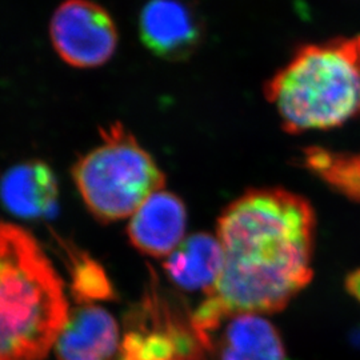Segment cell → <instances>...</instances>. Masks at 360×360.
<instances>
[{"label": "cell", "instance_id": "obj_1", "mask_svg": "<svg viewBox=\"0 0 360 360\" xmlns=\"http://www.w3.org/2000/svg\"><path fill=\"white\" fill-rule=\"evenodd\" d=\"M316 217L309 200L279 187L252 188L218 219L223 270L191 324L198 336L236 314L283 311L312 281Z\"/></svg>", "mask_w": 360, "mask_h": 360}, {"label": "cell", "instance_id": "obj_2", "mask_svg": "<svg viewBox=\"0 0 360 360\" xmlns=\"http://www.w3.org/2000/svg\"><path fill=\"white\" fill-rule=\"evenodd\" d=\"M70 314L65 285L28 232L0 223V360H41Z\"/></svg>", "mask_w": 360, "mask_h": 360}, {"label": "cell", "instance_id": "obj_3", "mask_svg": "<svg viewBox=\"0 0 360 360\" xmlns=\"http://www.w3.org/2000/svg\"><path fill=\"white\" fill-rule=\"evenodd\" d=\"M290 134L330 129L360 115V35L306 44L264 84Z\"/></svg>", "mask_w": 360, "mask_h": 360}, {"label": "cell", "instance_id": "obj_4", "mask_svg": "<svg viewBox=\"0 0 360 360\" xmlns=\"http://www.w3.org/2000/svg\"><path fill=\"white\" fill-rule=\"evenodd\" d=\"M101 139L77 159L72 179L95 218L104 223L131 218L153 193L165 190V172L123 124L102 129Z\"/></svg>", "mask_w": 360, "mask_h": 360}, {"label": "cell", "instance_id": "obj_5", "mask_svg": "<svg viewBox=\"0 0 360 360\" xmlns=\"http://www.w3.org/2000/svg\"><path fill=\"white\" fill-rule=\"evenodd\" d=\"M50 39L67 65L96 68L114 56L119 34L103 6L92 0H65L52 15Z\"/></svg>", "mask_w": 360, "mask_h": 360}, {"label": "cell", "instance_id": "obj_6", "mask_svg": "<svg viewBox=\"0 0 360 360\" xmlns=\"http://www.w3.org/2000/svg\"><path fill=\"white\" fill-rule=\"evenodd\" d=\"M205 347L187 324L156 295L132 316L122 340L120 356L127 360H205Z\"/></svg>", "mask_w": 360, "mask_h": 360}, {"label": "cell", "instance_id": "obj_7", "mask_svg": "<svg viewBox=\"0 0 360 360\" xmlns=\"http://www.w3.org/2000/svg\"><path fill=\"white\" fill-rule=\"evenodd\" d=\"M143 44L166 60H186L203 38L199 15L184 0H150L139 13Z\"/></svg>", "mask_w": 360, "mask_h": 360}, {"label": "cell", "instance_id": "obj_8", "mask_svg": "<svg viewBox=\"0 0 360 360\" xmlns=\"http://www.w3.org/2000/svg\"><path fill=\"white\" fill-rule=\"evenodd\" d=\"M217 360H285L283 340L263 315L236 314L200 340Z\"/></svg>", "mask_w": 360, "mask_h": 360}, {"label": "cell", "instance_id": "obj_9", "mask_svg": "<svg viewBox=\"0 0 360 360\" xmlns=\"http://www.w3.org/2000/svg\"><path fill=\"white\" fill-rule=\"evenodd\" d=\"M187 211L178 195L153 193L129 218L127 235L138 251L151 257H169L184 240Z\"/></svg>", "mask_w": 360, "mask_h": 360}, {"label": "cell", "instance_id": "obj_10", "mask_svg": "<svg viewBox=\"0 0 360 360\" xmlns=\"http://www.w3.org/2000/svg\"><path fill=\"white\" fill-rule=\"evenodd\" d=\"M120 348L115 318L98 304H80L70 309L53 345L58 360H117Z\"/></svg>", "mask_w": 360, "mask_h": 360}, {"label": "cell", "instance_id": "obj_11", "mask_svg": "<svg viewBox=\"0 0 360 360\" xmlns=\"http://www.w3.org/2000/svg\"><path fill=\"white\" fill-rule=\"evenodd\" d=\"M58 196L59 188L53 171L41 160L18 163L0 179V200L19 218L52 217L58 210Z\"/></svg>", "mask_w": 360, "mask_h": 360}, {"label": "cell", "instance_id": "obj_12", "mask_svg": "<svg viewBox=\"0 0 360 360\" xmlns=\"http://www.w3.org/2000/svg\"><path fill=\"white\" fill-rule=\"evenodd\" d=\"M169 281L184 291L208 294L223 270V250L218 236L206 232L193 233L166 257L163 264Z\"/></svg>", "mask_w": 360, "mask_h": 360}, {"label": "cell", "instance_id": "obj_13", "mask_svg": "<svg viewBox=\"0 0 360 360\" xmlns=\"http://www.w3.org/2000/svg\"><path fill=\"white\" fill-rule=\"evenodd\" d=\"M300 163L335 193L360 205V153H339L322 147L306 148Z\"/></svg>", "mask_w": 360, "mask_h": 360}, {"label": "cell", "instance_id": "obj_14", "mask_svg": "<svg viewBox=\"0 0 360 360\" xmlns=\"http://www.w3.org/2000/svg\"><path fill=\"white\" fill-rule=\"evenodd\" d=\"M71 294L80 304L114 297V288L103 267L89 255L80 252L71 257Z\"/></svg>", "mask_w": 360, "mask_h": 360}, {"label": "cell", "instance_id": "obj_15", "mask_svg": "<svg viewBox=\"0 0 360 360\" xmlns=\"http://www.w3.org/2000/svg\"><path fill=\"white\" fill-rule=\"evenodd\" d=\"M346 290L348 294L360 303V269L351 271L346 278Z\"/></svg>", "mask_w": 360, "mask_h": 360}]
</instances>
